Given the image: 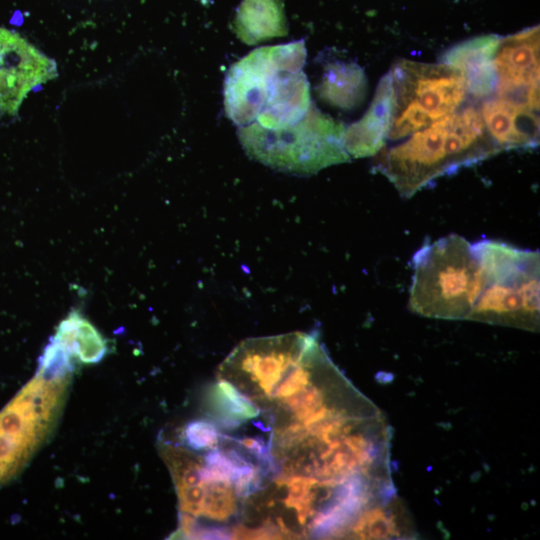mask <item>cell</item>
I'll use <instances>...</instances> for the list:
<instances>
[{
  "label": "cell",
  "instance_id": "cell-14",
  "mask_svg": "<svg viewBox=\"0 0 540 540\" xmlns=\"http://www.w3.org/2000/svg\"><path fill=\"white\" fill-rule=\"evenodd\" d=\"M237 37L255 45L287 34L286 18L280 0H243L234 20Z\"/></svg>",
  "mask_w": 540,
  "mask_h": 540
},
{
  "label": "cell",
  "instance_id": "cell-6",
  "mask_svg": "<svg viewBox=\"0 0 540 540\" xmlns=\"http://www.w3.org/2000/svg\"><path fill=\"white\" fill-rule=\"evenodd\" d=\"M395 104L388 139L409 136L452 114L467 89L458 70L445 63L397 62L390 71Z\"/></svg>",
  "mask_w": 540,
  "mask_h": 540
},
{
  "label": "cell",
  "instance_id": "cell-17",
  "mask_svg": "<svg viewBox=\"0 0 540 540\" xmlns=\"http://www.w3.org/2000/svg\"><path fill=\"white\" fill-rule=\"evenodd\" d=\"M61 340L80 361L96 363L107 352V343L98 330L78 313L63 320L54 336Z\"/></svg>",
  "mask_w": 540,
  "mask_h": 540
},
{
  "label": "cell",
  "instance_id": "cell-15",
  "mask_svg": "<svg viewBox=\"0 0 540 540\" xmlns=\"http://www.w3.org/2000/svg\"><path fill=\"white\" fill-rule=\"evenodd\" d=\"M367 78L355 62L329 63L317 87V94L327 104L352 110L363 103L367 94Z\"/></svg>",
  "mask_w": 540,
  "mask_h": 540
},
{
  "label": "cell",
  "instance_id": "cell-16",
  "mask_svg": "<svg viewBox=\"0 0 540 540\" xmlns=\"http://www.w3.org/2000/svg\"><path fill=\"white\" fill-rule=\"evenodd\" d=\"M408 512L398 497L366 511L352 529L354 539H399L414 536Z\"/></svg>",
  "mask_w": 540,
  "mask_h": 540
},
{
  "label": "cell",
  "instance_id": "cell-10",
  "mask_svg": "<svg viewBox=\"0 0 540 540\" xmlns=\"http://www.w3.org/2000/svg\"><path fill=\"white\" fill-rule=\"evenodd\" d=\"M494 63L496 91L539 86V28L501 39Z\"/></svg>",
  "mask_w": 540,
  "mask_h": 540
},
{
  "label": "cell",
  "instance_id": "cell-1",
  "mask_svg": "<svg viewBox=\"0 0 540 540\" xmlns=\"http://www.w3.org/2000/svg\"><path fill=\"white\" fill-rule=\"evenodd\" d=\"M499 151L486 131L480 112L467 107L381 152L375 168L389 179L401 196L410 198L438 177Z\"/></svg>",
  "mask_w": 540,
  "mask_h": 540
},
{
  "label": "cell",
  "instance_id": "cell-9",
  "mask_svg": "<svg viewBox=\"0 0 540 540\" xmlns=\"http://www.w3.org/2000/svg\"><path fill=\"white\" fill-rule=\"evenodd\" d=\"M394 104V86L389 72L379 81L364 116L345 128L343 141L349 156L363 158L381 151L392 126Z\"/></svg>",
  "mask_w": 540,
  "mask_h": 540
},
{
  "label": "cell",
  "instance_id": "cell-4",
  "mask_svg": "<svg viewBox=\"0 0 540 540\" xmlns=\"http://www.w3.org/2000/svg\"><path fill=\"white\" fill-rule=\"evenodd\" d=\"M345 126L311 103L298 122L267 129L253 122L242 126L238 136L247 154L274 169L309 175L348 162L344 147Z\"/></svg>",
  "mask_w": 540,
  "mask_h": 540
},
{
  "label": "cell",
  "instance_id": "cell-12",
  "mask_svg": "<svg viewBox=\"0 0 540 540\" xmlns=\"http://www.w3.org/2000/svg\"><path fill=\"white\" fill-rule=\"evenodd\" d=\"M310 105V85L304 72L282 71L272 78L256 120L267 129L283 128L301 120Z\"/></svg>",
  "mask_w": 540,
  "mask_h": 540
},
{
  "label": "cell",
  "instance_id": "cell-7",
  "mask_svg": "<svg viewBox=\"0 0 540 540\" xmlns=\"http://www.w3.org/2000/svg\"><path fill=\"white\" fill-rule=\"evenodd\" d=\"M303 40L251 51L229 68L224 81L226 115L238 126L260 114L272 78L282 71H301L306 60Z\"/></svg>",
  "mask_w": 540,
  "mask_h": 540
},
{
  "label": "cell",
  "instance_id": "cell-3",
  "mask_svg": "<svg viewBox=\"0 0 540 540\" xmlns=\"http://www.w3.org/2000/svg\"><path fill=\"white\" fill-rule=\"evenodd\" d=\"M473 248L484 285L467 320L538 331L539 251L488 239L473 244Z\"/></svg>",
  "mask_w": 540,
  "mask_h": 540
},
{
  "label": "cell",
  "instance_id": "cell-2",
  "mask_svg": "<svg viewBox=\"0 0 540 540\" xmlns=\"http://www.w3.org/2000/svg\"><path fill=\"white\" fill-rule=\"evenodd\" d=\"M411 262L409 309L429 318L467 320L484 285L473 244L450 234L423 245Z\"/></svg>",
  "mask_w": 540,
  "mask_h": 540
},
{
  "label": "cell",
  "instance_id": "cell-13",
  "mask_svg": "<svg viewBox=\"0 0 540 540\" xmlns=\"http://www.w3.org/2000/svg\"><path fill=\"white\" fill-rule=\"evenodd\" d=\"M536 111L513 106L498 98L484 102L481 117L488 135L501 150L534 148L539 142Z\"/></svg>",
  "mask_w": 540,
  "mask_h": 540
},
{
  "label": "cell",
  "instance_id": "cell-8",
  "mask_svg": "<svg viewBox=\"0 0 540 540\" xmlns=\"http://www.w3.org/2000/svg\"><path fill=\"white\" fill-rule=\"evenodd\" d=\"M58 76L56 62L0 27V113L15 116L29 92Z\"/></svg>",
  "mask_w": 540,
  "mask_h": 540
},
{
  "label": "cell",
  "instance_id": "cell-5",
  "mask_svg": "<svg viewBox=\"0 0 540 540\" xmlns=\"http://www.w3.org/2000/svg\"><path fill=\"white\" fill-rule=\"evenodd\" d=\"M69 379L36 373L0 411V487L22 471L51 432Z\"/></svg>",
  "mask_w": 540,
  "mask_h": 540
},
{
  "label": "cell",
  "instance_id": "cell-11",
  "mask_svg": "<svg viewBox=\"0 0 540 540\" xmlns=\"http://www.w3.org/2000/svg\"><path fill=\"white\" fill-rule=\"evenodd\" d=\"M501 39L497 35L476 37L453 46L443 55V63L460 72L467 92L474 97H487L495 91L494 58Z\"/></svg>",
  "mask_w": 540,
  "mask_h": 540
}]
</instances>
